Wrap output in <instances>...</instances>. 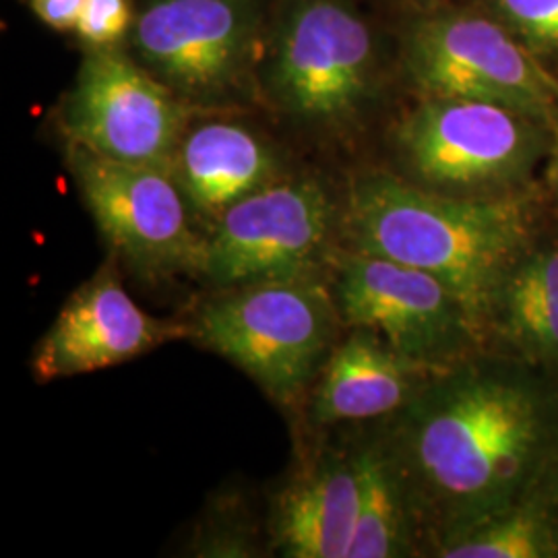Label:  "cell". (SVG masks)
Returning a JSON list of instances; mask_svg holds the SVG:
<instances>
[{
	"instance_id": "1",
	"label": "cell",
	"mask_w": 558,
	"mask_h": 558,
	"mask_svg": "<svg viewBox=\"0 0 558 558\" xmlns=\"http://www.w3.org/2000/svg\"><path fill=\"white\" fill-rule=\"evenodd\" d=\"M408 463L451 525L539 493L558 465V410L536 383L465 368L414 398Z\"/></svg>"
},
{
	"instance_id": "2",
	"label": "cell",
	"mask_w": 558,
	"mask_h": 558,
	"mask_svg": "<svg viewBox=\"0 0 558 558\" xmlns=\"http://www.w3.org/2000/svg\"><path fill=\"white\" fill-rule=\"evenodd\" d=\"M345 223L356 251L416 267L442 281L488 327L500 283L534 244L527 201L518 195L456 197L385 172L350 184Z\"/></svg>"
},
{
	"instance_id": "3",
	"label": "cell",
	"mask_w": 558,
	"mask_h": 558,
	"mask_svg": "<svg viewBox=\"0 0 558 558\" xmlns=\"http://www.w3.org/2000/svg\"><path fill=\"white\" fill-rule=\"evenodd\" d=\"M339 319L336 294L313 274L260 279L209 300L193 338L292 405L319 373Z\"/></svg>"
},
{
	"instance_id": "4",
	"label": "cell",
	"mask_w": 558,
	"mask_h": 558,
	"mask_svg": "<svg viewBox=\"0 0 558 558\" xmlns=\"http://www.w3.org/2000/svg\"><path fill=\"white\" fill-rule=\"evenodd\" d=\"M405 66L428 98L493 101L532 119L558 114V81L505 23L474 13L420 20L405 40Z\"/></svg>"
},
{
	"instance_id": "5",
	"label": "cell",
	"mask_w": 558,
	"mask_h": 558,
	"mask_svg": "<svg viewBox=\"0 0 558 558\" xmlns=\"http://www.w3.org/2000/svg\"><path fill=\"white\" fill-rule=\"evenodd\" d=\"M542 120L493 101L428 98L401 122V154L430 186L486 193L515 184L538 160Z\"/></svg>"
},
{
	"instance_id": "6",
	"label": "cell",
	"mask_w": 558,
	"mask_h": 558,
	"mask_svg": "<svg viewBox=\"0 0 558 558\" xmlns=\"http://www.w3.org/2000/svg\"><path fill=\"white\" fill-rule=\"evenodd\" d=\"M375 40L343 0H290L271 46L269 87L292 114L341 122L359 112L375 75Z\"/></svg>"
},
{
	"instance_id": "7",
	"label": "cell",
	"mask_w": 558,
	"mask_h": 558,
	"mask_svg": "<svg viewBox=\"0 0 558 558\" xmlns=\"http://www.w3.org/2000/svg\"><path fill=\"white\" fill-rule=\"evenodd\" d=\"M191 119L172 87L112 48H89L62 108L69 143L172 172Z\"/></svg>"
},
{
	"instance_id": "8",
	"label": "cell",
	"mask_w": 558,
	"mask_h": 558,
	"mask_svg": "<svg viewBox=\"0 0 558 558\" xmlns=\"http://www.w3.org/2000/svg\"><path fill=\"white\" fill-rule=\"evenodd\" d=\"M336 300L350 327L375 331L399 354L430 371L451 368L482 336L442 281L364 251L339 263Z\"/></svg>"
},
{
	"instance_id": "9",
	"label": "cell",
	"mask_w": 558,
	"mask_h": 558,
	"mask_svg": "<svg viewBox=\"0 0 558 558\" xmlns=\"http://www.w3.org/2000/svg\"><path fill=\"white\" fill-rule=\"evenodd\" d=\"M69 166L104 239L149 274L199 271L203 242L170 170L112 160L69 143Z\"/></svg>"
},
{
	"instance_id": "10",
	"label": "cell",
	"mask_w": 558,
	"mask_h": 558,
	"mask_svg": "<svg viewBox=\"0 0 558 558\" xmlns=\"http://www.w3.org/2000/svg\"><path fill=\"white\" fill-rule=\"evenodd\" d=\"M331 223L333 205L319 180L269 182L214 221L199 274L223 288L311 274Z\"/></svg>"
},
{
	"instance_id": "11",
	"label": "cell",
	"mask_w": 558,
	"mask_h": 558,
	"mask_svg": "<svg viewBox=\"0 0 558 558\" xmlns=\"http://www.w3.org/2000/svg\"><path fill=\"white\" fill-rule=\"evenodd\" d=\"M259 25V0H151L135 20L133 46L168 87L214 96L246 71Z\"/></svg>"
},
{
	"instance_id": "12",
	"label": "cell",
	"mask_w": 558,
	"mask_h": 558,
	"mask_svg": "<svg viewBox=\"0 0 558 558\" xmlns=\"http://www.w3.org/2000/svg\"><path fill=\"white\" fill-rule=\"evenodd\" d=\"M186 336H193L191 327L145 313L120 283L114 265H104L64 302L34 350L32 371L38 383L80 377Z\"/></svg>"
},
{
	"instance_id": "13",
	"label": "cell",
	"mask_w": 558,
	"mask_h": 558,
	"mask_svg": "<svg viewBox=\"0 0 558 558\" xmlns=\"http://www.w3.org/2000/svg\"><path fill=\"white\" fill-rule=\"evenodd\" d=\"M426 371L430 368L399 354L375 331L352 327L325 362L313 416L319 424H338L393 414L418 396Z\"/></svg>"
},
{
	"instance_id": "14",
	"label": "cell",
	"mask_w": 558,
	"mask_h": 558,
	"mask_svg": "<svg viewBox=\"0 0 558 558\" xmlns=\"http://www.w3.org/2000/svg\"><path fill=\"white\" fill-rule=\"evenodd\" d=\"M359 523L356 458H320L278 499L274 536L283 557L348 558Z\"/></svg>"
},
{
	"instance_id": "15",
	"label": "cell",
	"mask_w": 558,
	"mask_h": 558,
	"mask_svg": "<svg viewBox=\"0 0 558 558\" xmlns=\"http://www.w3.org/2000/svg\"><path fill=\"white\" fill-rule=\"evenodd\" d=\"M172 174L186 201L214 223L226 209L274 182L276 160L248 129L205 122L186 131Z\"/></svg>"
},
{
	"instance_id": "16",
	"label": "cell",
	"mask_w": 558,
	"mask_h": 558,
	"mask_svg": "<svg viewBox=\"0 0 558 558\" xmlns=\"http://www.w3.org/2000/svg\"><path fill=\"white\" fill-rule=\"evenodd\" d=\"M515 352L534 364H558V244H532L500 283L488 317Z\"/></svg>"
},
{
	"instance_id": "17",
	"label": "cell",
	"mask_w": 558,
	"mask_h": 558,
	"mask_svg": "<svg viewBox=\"0 0 558 558\" xmlns=\"http://www.w3.org/2000/svg\"><path fill=\"white\" fill-rule=\"evenodd\" d=\"M445 558L558 557V515L539 493L495 513L451 525L439 544Z\"/></svg>"
},
{
	"instance_id": "18",
	"label": "cell",
	"mask_w": 558,
	"mask_h": 558,
	"mask_svg": "<svg viewBox=\"0 0 558 558\" xmlns=\"http://www.w3.org/2000/svg\"><path fill=\"white\" fill-rule=\"evenodd\" d=\"M356 458L359 523L348 558H389L408 555V500L396 463L368 447Z\"/></svg>"
},
{
	"instance_id": "19",
	"label": "cell",
	"mask_w": 558,
	"mask_h": 558,
	"mask_svg": "<svg viewBox=\"0 0 558 558\" xmlns=\"http://www.w3.org/2000/svg\"><path fill=\"white\" fill-rule=\"evenodd\" d=\"M500 23L544 59H558V0H493Z\"/></svg>"
},
{
	"instance_id": "20",
	"label": "cell",
	"mask_w": 558,
	"mask_h": 558,
	"mask_svg": "<svg viewBox=\"0 0 558 558\" xmlns=\"http://www.w3.org/2000/svg\"><path fill=\"white\" fill-rule=\"evenodd\" d=\"M133 25L131 0H83L75 32L89 48H112Z\"/></svg>"
},
{
	"instance_id": "21",
	"label": "cell",
	"mask_w": 558,
	"mask_h": 558,
	"mask_svg": "<svg viewBox=\"0 0 558 558\" xmlns=\"http://www.w3.org/2000/svg\"><path fill=\"white\" fill-rule=\"evenodd\" d=\"M36 17L57 32L77 29L83 0H29Z\"/></svg>"
},
{
	"instance_id": "22",
	"label": "cell",
	"mask_w": 558,
	"mask_h": 558,
	"mask_svg": "<svg viewBox=\"0 0 558 558\" xmlns=\"http://www.w3.org/2000/svg\"><path fill=\"white\" fill-rule=\"evenodd\" d=\"M553 131H555V145H553V168H550V177L555 182V189L558 193V114L557 119L553 120Z\"/></svg>"
}]
</instances>
